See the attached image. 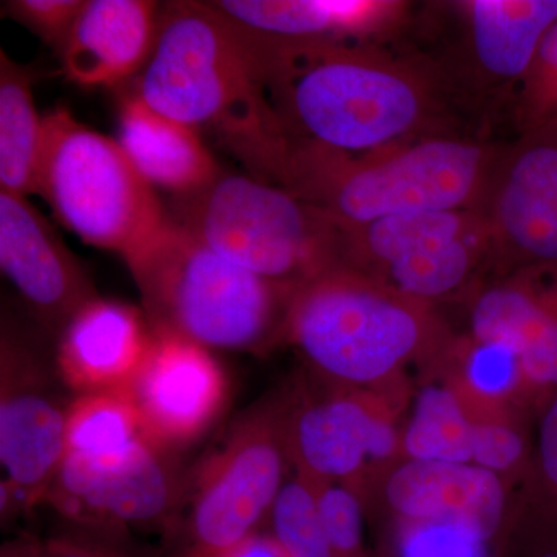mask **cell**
I'll use <instances>...</instances> for the list:
<instances>
[{"label":"cell","mask_w":557,"mask_h":557,"mask_svg":"<svg viewBox=\"0 0 557 557\" xmlns=\"http://www.w3.org/2000/svg\"><path fill=\"white\" fill-rule=\"evenodd\" d=\"M116 141L153 189L175 199L196 196L222 175L199 131L157 112L134 94L121 102Z\"/></svg>","instance_id":"cell-20"},{"label":"cell","mask_w":557,"mask_h":557,"mask_svg":"<svg viewBox=\"0 0 557 557\" xmlns=\"http://www.w3.org/2000/svg\"><path fill=\"white\" fill-rule=\"evenodd\" d=\"M44 552L46 557H126L108 544L73 534L49 539L44 542Z\"/></svg>","instance_id":"cell-36"},{"label":"cell","mask_w":557,"mask_h":557,"mask_svg":"<svg viewBox=\"0 0 557 557\" xmlns=\"http://www.w3.org/2000/svg\"><path fill=\"white\" fill-rule=\"evenodd\" d=\"M292 395L260 399L242 413L197 471L189 498L193 547L223 548L259 533L285 485Z\"/></svg>","instance_id":"cell-8"},{"label":"cell","mask_w":557,"mask_h":557,"mask_svg":"<svg viewBox=\"0 0 557 557\" xmlns=\"http://www.w3.org/2000/svg\"><path fill=\"white\" fill-rule=\"evenodd\" d=\"M160 11L149 0H86L60 51L65 78L109 87L138 76L156 47Z\"/></svg>","instance_id":"cell-19"},{"label":"cell","mask_w":557,"mask_h":557,"mask_svg":"<svg viewBox=\"0 0 557 557\" xmlns=\"http://www.w3.org/2000/svg\"><path fill=\"white\" fill-rule=\"evenodd\" d=\"M135 97L196 131L215 135L251 172L276 182L289 141L244 44L207 2H170Z\"/></svg>","instance_id":"cell-1"},{"label":"cell","mask_w":557,"mask_h":557,"mask_svg":"<svg viewBox=\"0 0 557 557\" xmlns=\"http://www.w3.org/2000/svg\"><path fill=\"white\" fill-rule=\"evenodd\" d=\"M479 211L494 255L519 270L557 263V123L519 134L497 153Z\"/></svg>","instance_id":"cell-13"},{"label":"cell","mask_w":557,"mask_h":557,"mask_svg":"<svg viewBox=\"0 0 557 557\" xmlns=\"http://www.w3.org/2000/svg\"><path fill=\"white\" fill-rule=\"evenodd\" d=\"M496 159L486 146L446 137H418L369 156L289 143L276 183L343 228H358L399 215L480 209Z\"/></svg>","instance_id":"cell-3"},{"label":"cell","mask_w":557,"mask_h":557,"mask_svg":"<svg viewBox=\"0 0 557 557\" xmlns=\"http://www.w3.org/2000/svg\"><path fill=\"white\" fill-rule=\"evenodd\" d=\"M86 0H10L3 11L47 46L61 51Z\"/></svg>","instance_id":"cell-31"},{"label":"cell","mask_w":557,"mask_h":557,"mask_svg":"<svg viewBox=\"0 0 557 557\" xmlns=\"http://www.w3.org/2000/svg\"><path fill=\"white\" fill-rule=\"evenodd\" d=\"M44 124L33 97L30 70L0 53V190L28 197L36 178Z\"/></svg>","instance_id":"cell-22"},{"label":"cell","mask_w":557,"mask_h":557,"mask_svg":"<svg viewBox=\"0 0 557 557\" xmlns=\"http://www.w3.org/2000/svg\"><path fill=\"white\" fill-rule=\"evenodd\" d=\"M127 392L146 437L177 453L199 440L222 412L228 379L209 348L152 332L148 357Z\"/></svg>","instance_id":"cell-14"},{"label":"cell","mask_w":557,"mask_h":557,"mask_svg":"<svg viewBox=\"0 0 557 557\" xmlns=\"http://www.w3.org/2000/svg\"><path fill=\"white\" fill-rule=\"evenodd\" d=\"M313 480L333 557H369L364 544L362 497L341 483Z\"/></svg>","instance_id":"cell-30"},{"label":"cell","mask_w":557,"mask_h":557,"mask_svg":"<svg viewBox=\"0 0 557 557\" xmlns=\"http://www.w3.org/2000/svg\"><path fill=\"white\" fill-rule=\"evenodd\" d=\"M270 533L285 557H333L314 480L296 471L270 509Z\"/></svg>","instance_id":"cell-25"},{"label":"cell","mask_w":557,"mask_h":557,"mask_svg":"<svg viewBox=\"0 0 557 557\" xmlns=\"http://www.w3.org/2000/svg\"><path fill=\"white\" fill-rule=\"evenodd\" d=\"M62 380L27 336L7 325L0 341V482L2 516L46 505L65 457L72 399Z\"/></svg>","instance_id":"cell-10"},{"label":"cell","mask_w":557,"mask_h":557,"mask_svg":"<svg viewBox=\"0 0 557 557\" xmlns=\"http://www.w3.org/2000/svg\"><path fill=\"white\" fill-rule=\"evenodd\" d=\"M168 218L242 269L298 292L341 267L343 228L273 182L220 175Z\"/></svg>","instance_id":"cell-6"},{"label":"cell","mask_w":557,"mask_h":557,"mask_svg":"<svg viewBox=\"0 0 557 557\" xmlns=\"http://www.w3.org/2000/svg\"><path fill=\"white\" fill-rule=\"evenodd\" d=\"M429 306L336 267L296 292L285 338L338 386H379L434 346Z\"/></svg>","instance_id":"cell-5"},{"label":"cell","mask_w":557,"mask_h":557,"mask_svg":"<svg viewBox=\"0 0 557 557\" xmlns=\"http://www.w3.org/2000/svg\"><path fill=\"white\" fill-rule=\"evenodd\" d=\"M260 73L298 51L339 42H369L397 20L403 3L366 0H212Z\"/></svg>","instance_id":"cell-15"},{"label":"cell","mask_w":557,"mask_h":557,"mask_svg":"<svg viewBox=\"0 0 557 557\" xmlns=\"http://www.w3.org/2000/svg\"><path fill=\"white\" fill-rule=\"evenodd\" d=\"M126 263L152 332L255 354L285 336L295 289L242 269L170 218Z\"/></svg>","instance_id":"cell-4"},{"label":"cell","mask_w":557,"mask_h":557,"mask_svg":"<svg viewBox=\"0 0 557 557\" xmlns=\"http://www.w3.org/2000/svg\"><path fill=\"white\" fill-rule=\"evenodd\" d=\"M180 557H285V555L269 534L255 533L230 547H190Z\"/></svg>","instance_id":"cell-35"},{"label":"cell","mask_w":557,"mask_h":557,"mask_svg":"<svg viewBox=\"0 0 557 557\" xmlns=\"http://www.w3.org/2000/svg\"><path fill=\"white\" fill-rule=\"evenodd\" d=\"M487 252L493 240L479 209L424 212L343 228L341 267L429 306L463 288Z\"/></svg>","instance_id":"cell-9"},{"label":"cell","mask_w":557,"mask_h":557,"mask_svg":"<svg viewBox=\"0 0 557 557\" xmlns=\"http://www.w3.org/2000/svg\"><path fill=\"white\" fill-rule=\"evenodd\" d=\"M263 81L289 143L346 156H369L420 137L431 110L423 72L370 42L288 54Z\"/></svg>","instance_id":"cell-2"},{"label":"cell","mask_w":557,"mask_h":557,"mask_svg":"<svg viewBox=\"0 0 557 557\" xmlns=\"http://www.w3.org/2000/svg\"><path fill=\"white\" fill-rule=\"evenodd\" d=\"M474 418L454 387L429 384L418 392L401 434L406 460L471 463Z\"/></svg>","instance_id":"cell-24"},{"label":"cell","mask_w":557,"mask_h":557,"mask_svg":"<svg viewBox=\"0 0 557 557\" xmlns=\"http://www.w3.org/2000/svg\"><path fill=\"white\" fill-rule=\"evenodd\" d=\"M44 119L36 194L81 240L131 258L166 225L156 189L116 139L79 123L64 108Z\"/></svg>","instance_id":"cell-7"},{"label":"cell","mask_w":557,"mask_h":557,"mask_svg":"<svg viewBox=\"0 0 557 557\" xmlns=\"http://www.w3.org/2000/svg\"><path fill=\"white\" fill-rule=\"evenodd\" d=\"M457 5L483 72L519 86L557 22V0H468Z\"/></svg>","instance_id":"cell-21"},{"label":"cell","mask_w":557,"mask_h":557,"mask_svg":"<svg viewBox=\"0 0 557 557\" xmlns=\"http://www.w3.org/2000/svg\"><path fill=\"white\" fill-rule=\"evenodd\" d=\"M527 557H557V512L531 502Z\"/></svg>","instance_id":"cell-34"},{"label":"cell","mask_w":557,"mask_h":557,"mask_svg":"<svg viewBox=\"0 0 557 557\" xmlns=\"http://www.w3.org/2000/svg\"><path fill=\"white\" fill-rule=\"evenodd\" d=\"M394 557H491V541L450 520L397 519Z\"/></svg>","instance_id":"cell-27"},{"label":"cell","mask_w":557,"mask_h":557,"mask_svg":"<svg viewBox=\"0 0 557 557\" xmlns=\"http://www.w3.org/2000/svg\"><path fill=\"white\" fill-rule=\"evenodd\" d=\"M525 454V440L511 424L487 418L474 420L471 463L504 478L522 467Z\"/></svg>","instance_id":"cell-32"},{"label":"cell","mask_w":557,"mask_h":557,"mask_svg":"<svg viewBox=\"0 0 557 557\" xmlns=\"http://www.w3.org/2000/svg\"><path fill=\"white\" fill-rule=\"evenodd\" d=\"M533 500L557 512V391L541 401Z\"/></svg>","instance_id":"cell-33"},{"label":"cell","mask_w":557,"mask_h":557,"mask_svg":"<svg viewBox=\"0 0 557 557\" xmlns=\"http://www.w3.org/2000/svg\"><path fill=\"white\" fill-rule=\"evenodd\" d=\"M332 384V383H330ZM319 397H293L288 448L296 471L362 491L379 467H394L401 435L391 409L359 388L332 384Z\"/></svg>","instance_id":"cell-11"},{"label":"cell","mask_w":557,"mask_h":557,"mask_svg":"<svg viewBox=\"0 0 557 557\" xmlns=\"http://www.w3.org/2000/svg\"><path fill=\"white\" fill-rule=\"evenodd\" d=\"M0 557H46L44 544L33 539H17L2 548Z\"/></svg>","instance_id":"cell-37"},{"label":"cell","mask_w":557,"mask_h":557,"mask_svg":"<svg viewBox=\"0 0 557 557\" xmlns=\"http://www.w3.org/2000/svg\"><path fill=\"white\" fill-rule=\"evenodd\" d=\"M150 343L152 330L143 310L97 296L61 330L54 366L73 397L127 388Z\"/></svg>","instance_id":"cell-17"},{"label":"cell","mask_w":557,"mask_h":557,"mask_svg":"<svg viewBox=\"0 0 557 557\" xmlns=\"http://www.w3.org/2000/svg\"><path fill=\"white\" fill-rule=\"evenodd\" d=\"M465 391L482 403H498L525 391L520 354L504 344L475 343L461 362Z\"/></svg>","instance_id":"cell-28"},{"label":"cell","mask_w":557,"mask_h":557,"mask_svg":"<svg viewBox=\"0 0 557 557\" xmlns=\"http://www.w3.org/2000/svg\"><path fill=\"white\" fill-rule=\"evenodd\" d=\"M174 454L145 435L110 467L65 456L46 505L94 530L156 525L170 518L182 494Z\"/></svg>","instance_id":"cell-12"},{"label":"cell","mask_w":557,"mask_h":557,"mask_svg":"<svg viewBox=\"0 0 557 557\" xmlns=\"http://www.w3.org/2000/svg\"><path fill=\"white\" fill-rule=\"evenodd\" d=\"M541 322L536 296L520 271L507 284L480 293L471 310V330L475 343L525 346Z\"/></svg>","instance_id":"cell-26"},{"label":"cell","mask_w":557,"mask_h":557,"mask_svg":"<svg viewBox=\"0 0 557 557\" xmlns=\"http://www.w3.org/2000/svg\"><path fill=\"white\" fill-rule=\"evenodd\" d=\"M145 437L127 388L75 395L67 409L65 456L110 467Z\"/></svg>","instance_id":"cell-23"},{"label":"cell","mask_w":557,"mask_h":557,"mask_svg":"<svg viewBox=\"0 0 557 557\" xmlns=\"http://www.w3.org/2000/svg\"><path fill=\"white\" fill-rule=\"evenodd\" d=\"M0 267L33 317L60 335L97 298L94 284L27 197L0 190Z\"/></svg>","instance_id":"cell-16"},{"label":"cell","mask_w":557,"mask_h":557,"mask_svg":"<svg viewBox=\"0 0 557 557\" xmlns=\"http://www.w3.org/2000/svg\"><path fill=\"white\" fill-rule=\"evenodd\" d=\"M383 490L397 519L460 522L490 541L504 525V479L474 463L405 458L388 469Z\"/></svg>","instance_id":"cell-18"},{"label":"cell","mask_w":557,"mask_h":557,"mask_svg":"<svg viewBox=\"0 0 557 557\" xmlns=\"http://www.w3.org/2000/svg\"><path fill=\"white\" fill-rule=\"evenodd\" d=\"M516 120L519 134L557 123V22L542 40L531 67L520 81Z\"/></svg>","instance_id":"cell-29"}]
</instances>
